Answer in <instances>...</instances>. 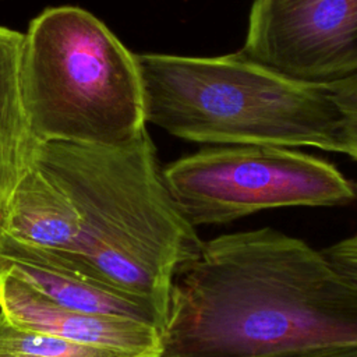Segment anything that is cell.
Instances as JSON below:
<instances>
[{
    "label": "cell",
    "mask_w": 357,
    "mask_h": 357,
    "mask_svg": "<svg viewBox=\"0 0 357 357\" xmlns=\"http://www.w3.org/2000/svg\"><path fill=\"white\" fill-rule=\"evenodd\" d=\"M15 257L109 286L163 332L178 269L204 240L162 177L148 131L117 145L35 141L0 215Z\"/></svg>",
    "instance_id": "cell-1"
},
{
    "label": "cell",
    "mask_w": 357,
    "mask_h": 357,
    "mask_svg": "<svg viewBox=\"0 0 357 357\" xmlns=\"http://www.w3.org/2000/svg\"><path fill=\"white\" fill-rule=\"evenodd\" d=\"M162 343V357L357 347V279L272 227L222 234L178 269Z\"/></svg>",
    "instance_id": "cell-2"
},
{
    "label": "cell",
    "mask_w": 357,
    "mask_h": 357,
    "mask_svg": "<svg viewBox=\"0 0 357 357\" xmlns=\"http://www.w3.org/2000/svg\"><path fill=\"white\" fill-rule=\"evenodd\" d=\"M145 123L205 144L350 149L321 84L282 75L240 52L219 57L135 54Z\"/></svg>",
    "instance_id": "cell-3"
},
{
    "label": "cell",
    "mask_w": 357,
    "mask_h": 357,
    "mask_svg": "<svg viewBox=\"0 0 357 357\" xmlns=\"http://www.w3.org/2000/svg\"><path fill=\"white\" fill-rule=\"evenodd\" d=\"M21 84L35 141L117 145L146 130L135 53L85 8L49 7L29 22Z\"/></svg>",
    "instance_id": "cell-4"
},
{
    "label": "cell",
    "mask_w": 357,
    "mask_h": 357,
    "mask_svg": "<svg viewBox=\"0 0 357 357\" xmlns=\"http://www.w3.org/2000/svg\"><path fill=\"white\" fill-rule=\"evenodd\" d=\"M162 177L194 227L265 209L339 206L357 198V185L332 163L283 146L205 148L169 163Z\"/></svg>",
    "instance_id": "cell-5"
},
{
    "label": "cell",
    "mask_w": 357,
    "mask_h": 357,
    "mask_svg": "<svg viewBox=\"0 0 357 357\" xmlns=\"http://www.w3.org/2000/svg\"><path fill=\"white\" fill-rule=\"evenodd\" d=\"M244 57L326 84L357 73V0H254Z\"/></svg>",
    "instance_id": "cell-6"
},
{
    "label": "cell",
    "mask_w": 357,
    "mask_h": 357,
    "mask_svg": "<svg viewBox=\"0 0 357 357\" xmlns=\"http://www.w3.org/2000/svg\"><path fill=\"white\" fill-rule=\"evenodd\" d=\"M0 315L11 325L114 351L121 357H162V331L152 322L95 315L53 303L0 271Z\"/></svg>",
    "instance_id": "cell-7"
},
{
    "label": "cell",
    "mask_w": 357,
    "mask_h": 357,
    "mask_svg": "<svg viewBox=\"0 0 357 357\" xmlns=\"http://www.w3.org/2000/svg\"><path fill=\"white\" fill-rule=\"evenodd\" d=\"M0 262L8 275L66 308L95 315L148 321L156 325L144 304L109 286L22 258L0 257Z\"/></svg>",
    "instance_id": "cell-8"
},
{
    "label": "cell",
    "mask_w": 357,
    "mask_h": 357,
    "mask_svg": "<svg viewBox=\"0 0 357 357\" xmlns=\"http://www.w3.org/2000/svg\"><path fill=\"white\" fill-rule=\"evenodd\" d=\"M22 38L24 33L0 26V213L35 142L22 96Z\"/></svg>",
    "instance_id": "cell-9"
},
{
    "label": "cell",
    "mask_w": 357,
    "mask_h": 357,
    "mask_svg": "<svg viewBox=\"0 0 357 357\" xmlns=\"http://www.w3.org/2000/svg\"><path fill=\"white\" fill-rule=\"evenodd\" d=\"M0 356L3 357H121L120 354L32 332L8 324L0 315Z\"/></svg>",
    "instance_id": "cell-10"
},
{
    "label": "cell",
    "mask_w": 357,
    "mask_h": 357,
    "mask_svg": "<svg viewBox=\"0 0 357 357\" xmlns=\"http://www.w3.org/2000/svg\"><path fill=\"white\" fill-rule=\"evenodd\" d=\"M321 85L340 116L350 156L357 159V73Z\"/></svg>",
    "instance_id": "cell-11"
},
{
    "label": "cell",
    "mask_w": 357,
    "mask_h": 357,
    "mask_svg": "<svg viewBox=\"0 0 357 357\" xmlns=\"http://www.w3.org/2000/svg\"><path fill=\"white\" fill-rule=\"evenodd\" d=\"M322 251L337 268L357 279V234L336 241Z\"/></svg>",
    "instance_id": "cell-12"
},
{
    "label": "cell",
    "mask_w": 357,
    "mask_h": 357,
    "mask_svg": "<svg viewBox=\"0 0 357 357\" xmlns=\"http://www.w3.org/2000/svg\"><path fill=\"white\" fill-rule=\"evenodd\" d=\"M276 357H357V347H343V349H325L314 350L296 354H283Z\"/></svg>",
    "instance_id": "cell-13"
},
{
    "label": "cell",
    "mask_w": 357,
    "mask_h": 357,
    "mask_svg": "<svg viewBox=\"0 0 357 357\" xmlns=\"http://www.w3.org/2000/svg\"><path fill=\"white\" fill-rule=\"evenodd\" d=\"M0 271H1V262H0Z\"/></svg>",
    "instance_id": "cell-14"
},
{
    "label": "cell",
    "mask_w": 357,
    "mask_h": 357,
    "mask_svg": "<svg viewBox=\"0 0 357 357\" xmlns=\"http://www.w3.org/2000/svg\"><path fill=\"white\" fill-rule=\"evenodd\" d=\"M0 357H3V356H0Z\"/></svg>",
    "instance_id": "cell-15"
}]
</instances>
